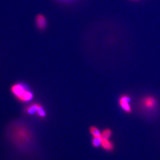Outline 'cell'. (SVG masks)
<instances>
[{"instance_id":"5b68a950","label":"cell","mask_w":160,"mask_h":160,"mask_svg":"<svg viewBox=\"0 0 160 160\" xmlns=\"http://www.w3.org/2000/svg\"><path fill=\"white\" fill-rule=\"evenodd\" d=\"M40 105L41 104L39 103H32L29 106H26L24 109V112L26 114L30 115L36 114L37 115L38 111L39 110V108H40Z\"/></svg>"},{"instance_id":"8992f818","label":"cell","mask_w":160,"mask_h":160,"mask_svg":"<svg viewBox=\"0 0 160 160\" xmlns=\"http://www.w3.org/2000/svg\"><path fill=\"white\" fill-rule=\"evenodd\" d=\"M36 24L39 30L45 29L47 25L46 17L42 14H38L36 17Z\"/></svg>"},{"instance_id":"8fae6325","label":"cell","mask_w":160,"mask_h":160,"mask_svg":"<svg viewBox=\"0 0 160 160\" xmlns=\"http://www.w3.org/2000/svg\"><path fill=\"white\" fill-rule=\"evenodd\" d=\"M58 1L61 2H62V3H71V2H73L75 1L76 0H57Z\"/></svg>"},{"instance_id":"30bf717a","label":"cell","mask_w":160,"mask_h":160,"mask_svg":"<svg viewBox=\"0 0 160 160\" xmlns=\"http://www.w3.org/2000/svg\"><path fill=\"white\" fill-rule=\"evenodd\" d=\"M112 134V131L109 129H106L102 132V138L103 139H109L111 137Z\"/></svg>"},{"instance_id":"3957f363","label":"cell","mask_w":160,"mask_h":160,"mask_svg":"<svg viewBox=\"0 0 160 160\" xmlns=\"http://www.w3.org/2000/svg\"><path fill=\"white\" fill-rule=\"evenodd\" d=\"M141 106L146 110H154L157 106V102L154 97L147 96L141 100Z\"/></svg>"},{"instance_id":"52a82bcc","label":"cell","mask_w":160,"mask_h":160,"mask_svg":"<svg viewBox=\"0 0 160 160\" xmlns=\"http://www.w3.org/2000/svg\"><path fill=\"white\" fill-rule=\"evenodd\" d=\"M101 146L102 147L104 150L107 151H112L114 149V145L109 139H103Z\"/></svg>"},{"instance_id":"6da1fadb","label":"cell","mask_w":160,"mask_h":160,"mask_svg":"<svg viewBox=\"0 0 160 160\" xmlns=\"http://www.w3.org/2000/svg\"><path fill=\"white\" fill-rule=\"evenodd\" d=\"M8 135L12 142L18 147H26L32 143L33 135L28 126L23 122H13L8 128Z\"/></svg>"},{"instance_id":"ba28073f","label":"cell","mask_w":160,"mask_h":160,"mask_svg":"<svg viewBox=\"0 0 160 160\" xmlns=\"http://www.w3.org/2000/svg\"><path fill=\"white\" fill-rule=\"evenodd\" d=\"M90 132L93 137H102V132L95 126H92L90 129Z\"/></svg>"},{"instance_id":"9c48e42d","label":"cell","mask_w":160,"mask_h":160,"mask_svg":"<svg viewBox=\"0 0 160 160\" xmlns=\"http://www.w3.org/2000/svg\"><path fill=\"white\" fill-rule=\"evenodd\" d=\"M102 142V137H93L92 139V145L94 147L98 148L101 146Z\"/></svg>"},{"instance_id":"7a4b0ae2","label":"cell","mask_w":160,"mask_h":160,"mask_svg":"<svg viewBox=\"0 0 160 160\" xmlns=\"http://www.w3.org/2000/svg\"><path fill=\"white\" fill-rule=\"evenodd\" d=\"M10 91L16 100L22 103L29 102L34 97L31 90L23 82H16L12 85Z\"/></svg>"},{"instance_id":"277c9868","label":"cell","mask_w":160,"mask_h":160,"mask_svg":"<svg viewBox=\"0 0 160 160\" xmlns=\"http://www.w3.org/2000/svg\"><path fill=\"white\" fill-rule=\"evenodd\" d=\"M131 101V97L127 95L122 96L119 99V104L121 108L127 113H130L132 111L131 106L130 105Z\"/></svg>"}]
</instances>
